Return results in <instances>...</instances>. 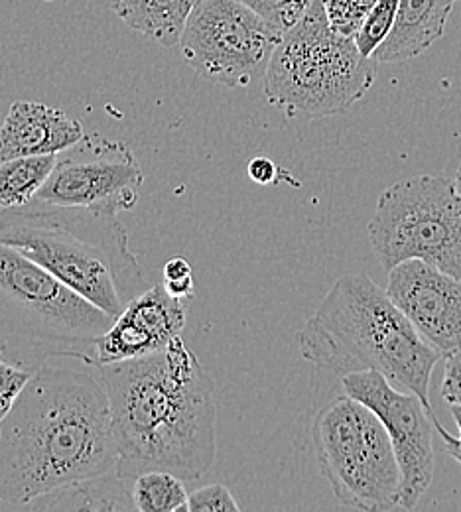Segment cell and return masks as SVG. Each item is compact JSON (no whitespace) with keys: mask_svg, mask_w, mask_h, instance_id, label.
<instances>
[{"mask_svg":"<svg viewBox=\"0 0 461 512\" xmlns=\"http://www.w3.org/2000/svg\"><path fill=\"white\" fill-rule=\"evenodd\" d=\"M454 184H456V188H458V192H460L461 195V164L460 168L456 170V178H454Z\"/></svg>","mask_w":461,"mask_h":512,"instance_id":"cell-29","label":"cell"},{"mask_svg":"<svg viewBox=\"0 0 461 512\" xmlns=\"http://www.w3.org/2000/svg\"><path fill=\"white\" fill-rule=\"evenodd\" d=\"M398 4L400 0H377L375 8L355 36V44L363 56L373 58L377 48L389 38L395 26Z\"/></svg>","mask_w":461,"mask_h":512,"instance_id":"cell-20","label":"cell"},{"mask_svg":"<svg viewBox=\"0 0 461 512\" xmlns=\"http://www.w3.org/2000/svg\"><path fill=\"white\" fill-rule=\"evenodd\" d=\"M199 0H111L115 14L132 30L164 48L180 44L184 26Z\"/></svg>","mask_w":461,"mask_h":512,"instance_id":"cell-17","label":"cell"},{"mask_svg":"<svg viewBox=\"0 0 461 512\" xmlns=\"http://www.w3.org/2000/svg\"><path fill=\"white\" fill-rule=\"evenodd\" d=\"M241 507L225 485H209L190 493L188 512H239Z\"/></svg>","mask_w":461,"mask_h":512,"instance_id":"cell-24","label":"cell"},{"mask_svg":"<svg viewBox=\"0 0 461 512\" xmlns=\"http://www.w3.org/2000/svg\"><path fill=\"white\" fill-rule=\"evenodd\" d=\"M367 233L387 270L418 258L461 278V195L454 180L416 176L396 182L381 193Z\"/></svg>","mask_w":461,"mask_h":512,"instance_id":"cell-8","label":"cell"},{"mask_svg":"<svg viewBox=\"0 0 461 512\" xmlns=\"http://www.w3.org/2000/svg\"><path fill=\"white\" fill-rule=\"evenodd\" d=\"M186 481L170 471H146L132 479V503L138 512H188Z\"/></svg>","mask_w":461,"mask_h":512,"instance_id":"cell-19","label":"cell"},{"mask_svg":"<svg viewBox=\"0 0 461 512\" xmlns=\"http://www.w3.org/2000/svg\"><path fill=\"white\" fill-rule=\"evenodd\" d=\"M56 162L58 154L0 162V209L6 211L32 203L52 176Z\"/></svg>","mask_w":461,"mask_h":512,"instance_id":"cell-18","label":"cell"},{"mask_svg":"<svg viewBox=\"0 0 461 512\" xmlns=\"http://www.w3.org/2000/svg\"><path fill=\"white\" fill-rule=\"evenodd\" d=\"M377 0H324L330 26L341 36L355 38Z\"/></svg>","mask_w":461,"mask_h":512,"instance_id":"cell-21","label":"cell"},{"mask_svg":"<svg viewBox=\"0 0 461 512\" xmlns=\"http://www.w3.org/2000/svg\"><path fill=\"white\" fill-rule=\"evenodd\" d=\"M302 357L337 377L377 371L430 406V381L442 353L365 274H345L298 333Z\"/></svg>","mask_w":461,"mask_h":512,"instance_id":"cell-3","label":"cell"},{"mask_svg":"<svg viewBox=\"0 0 461 512\" xmlns=\"http://www.w3.org/2000/svg\"><path fill=\"white\" fill-rule=\"evenodd\" d=\"M164 288L168 290V294H172L174 298H180L184 302L192 300L196 296V284H194V272H192V264L188 258L184 256H172L166 264H164Z\"/></svg>","mask_w":461,"mask_h":512,"instance_id":"cell-23","label":"cell"},{"mask_svg":"<svg viewBox=\"0 0 461 512\" xmlns=\"http://www.w3.org/2000/svg\"><path fill=\"white\" fill-rule=\"evenodd\" d=\"M113 321L50 270L0 243V359L28 371L58 359L97 365V339Z\"/></svg>","mask_w":461,"mask_h":512,"instance_id":"cell-5","label":"cell"},{"mask_svg":"<svg viewBox=\"0 0 461 512\" xmlns=\"http://www.w3.org/2000/svg\"><path fill=\"white\" fill-rule=\"evenodd\" d=\"M458 0H400L395 26L377 48V64L414 60L442 38Z\"/></svg>","mask_w":461,"mask_h":512,"instance_id":"cell-15","label":"cell"},{"mask_svg":"<svg viewBox=\"0 0 461 512\" xmlns=\"http://www.w3.org/2000/svg\"><path fill=\"white\" fill-rule=\"evenodd\" d=\"M34 371L20 369L4 359H0V420L10 412L16 398L24 390V386L32 379Z\"/></svg>","mask_w":461,"mask_h":512,"instance_id":"cell-25","label":"cell"},{"mask_svg":"<svg viewBox=\"0 0 461 512\" xmlns=\"http://www.w3.org/2000/svg\"><path fill=\"white\" fill-rule=\"evenodd\" d=\"M26 507L36 511H134L132 483L113 471L58 489Z\"/></svg>","mask_w":461,"mask_h":512,"instance_id":"cell-16","label":"cell"},{"mask_svg":"<svg viewBox=\"0 0 461 512\" xmlns=\"http://www.w3.org/2000/svg\"><path fill=\"white\" fill-rule=\"evenodd\" d=\"M117 461L97 365L44 363L0 420V501L10 507L113 473Z\"/></svg>","mask_w":461,"mask_h":512,"instance_id":"cell-1","label":"cell"},{"mask_svg":"<svg viewBox=\"0 0 461 512\" xmlns=\"http://www.w3.org/2000/svg\"><path fill=\"white\" fill-rule=\"evenodd\" d=\"M188 323L186 302L168 294L162 282L140 292L97 339V365L131 361L168 347Z\"/></svg>","mask_w":461,"mask_h":512,"instance_id":"cell-13","label":"cell"},{"mask_svg":"<svg viewBox=\"0 0 461 512\" xmlns=\"http://www.w3.org/2000/svg\"><path fill=\"white\" fill-rule=\"evenodd\" d=\"M387 294L442 357L461 349V278L412 258L389 270Z\"/></svg>","mask_w":461,"mask_h":512,"instance_id":"cell-12","label":"cell"},{"mask_svg":"<svg viewBox=\"0 0 461 512\" xmlns=\"http://www.w3.org/2000/svg\"><path fill=\"white\" fill-rule=\"evenodd\" d=\"M142 184V168L125 142L85 134L58 154L56 168L36 199L119 215L136 207Z\"/></svg>","mask_w":461,"mask_h":512,"instance_id":"cell-10","label":"cell"},{"mask_svg":"<svg viewBox=\"0 0 461 512\" xmlns=\"http://www.w3.org/2000/svg\"><path fill=\"white\" fill-rule=\"evenodd\" d=\"M442 396L450 406H461V349L446 355Z\"/></svg>","mask_w":461,"mask_h":512,"instance_id":"cell-26","label":"cell"},{"mask_svg":"<svg viewBox=\"0 0 461 512\" xmlns=\"http://www.w3.org/2000/svg\"><path fill=\"white\" fill-rule=\"evenodd\" d=\"M375 79L377 62L331 28L324 0H312L270 58L264 97L288 119H324L361 101Z\"/></svg>","mask_w":461,"mask_h":512,"instance_id":"cell-6","label":"cell"},{"mask_svg":"<svg viewBox=\"0 0 461 512\" xmlns=\"http://www.w3.org/2000/svg\"><path fill=\"white\" fill-rule=\"evenodd\" d=\"M452 414H454L456 424H458V428H460V438H454L448 430H444V426L438 422L436 416L432 418V424H434V428L438 430V434H440V438L444 440V444L448 446L450 455H454L461 463V406H452Z\"/></svg>","mask_w":461,"mask_h":512,"instance_id":"cell-28","label":"cell"},{"mask_svg":"<svg viewBox=\"0 0 461 512\" xmlns=\"http://www.w3.org/2000/svg\"><path fill=\"white\" fill-rule=\"evenodd\" d=\"M247 174H249V178H251L255 184L268 186V184H272V182L276 180L278 168H276V164H274L270 158L259 156V158H253V160L249 162Z\"/></svg>","mask_w":461,"mask_h":512,"instance_id":"cell-27","label":"cell"},{"mask_svg":"<svg viewBox=\"0 0 461 512\" xmlns=\"http://www.w3.org/2000/svg\"><path fill=\"white\" fill-rule=\"evenodd\" d=\"M278 30H290L310 8L312 0H239Z\"/></svg>","mask_w":461,"mask_h":512,"instance_id":"cell-22","label":"cell"},{"mask_svg":"<svg viewBox=\"0 0 461 512\" xmlns=\"http://www.w3.org/2000/svg\"><path fill=\"white\" fill-rule=\"evenodd\" d=\"M85 136L79 121L62 109L16 101L0 127V162L24 156L60 154Z\"/></svg>","mask_w":461,"mask_h":512,"instance_id":"cell-14","label":"cell"},{"mask_svg":"<svg viewBox=\"0 0 461 512\" xmlns=\"http://www.w3.org/2000/svg\"><path fill=\"white\" fill-rule=\"evenodd\" d=\"M343 392L369 406L385 424L402 471L404 511H414L434 481V410L414 392H404L377 371L349 373L341 377Z\"/></svg>","mask_w":461,"mask_h":512,"instance_id":"cell-11","label":"cell"},{"mask_svg":"<svg viewBox=\"0 0 461 512\" xmlns=\"http://www.w3.org/2000/svg\"><path fill=\"white\" fill-rule=\"evenodd\" d=\"M284 32L239 0H199L180 48L201 77L225 87H247L266 73Z\"/></svg>","mask_w":461,"mask_h":512,"instance_id":"cell-9","label":"cell"},{"mask_svg":"<svg viewBox=\"0 0 461 512\" xmlns=\"http://www.w3.org/2000/svg\"><path fill=\"white\" fill-rule=\"evenodd\" d=\"M97 371L109 396L119 477L132 481L146 471H170L190 483L211 471L217 459L215 383L182 335L160 351L97 365Z\"/></svg>","mask_w":461,"mask_h":512,"instance_id":"cell-2","label":"cell"},{"mask_svg":"<svg viewBox=\"0 0 461 512\" xmlns=\"http://www.w3.org/2000/svg\"><path fill=\"white\" fill-rule=\"evenodd\" d=\"M312 442L337 501L349 509L387 512L400 507L402 471L379 416L343 394L314 418Z\"/></svg>","mask_w":461,"mask_h":512,"instance_id":"cell-7","label":"cell"},{"mask_svg":"<svg viewBox=\"0 0 461 512\" xmlns=\"http://www.w3.org/2000/svg\"><path fill=\"white\" fill-rule=\"evenodd\" d=\"M0 243L32 258L113 318L148 288L129 233L111 213L34 199L0 215Z\"/></svg>","mask_w":461,"mask_h":512,"instance_id":"cell-4","label":"cell"}]
</instances>
